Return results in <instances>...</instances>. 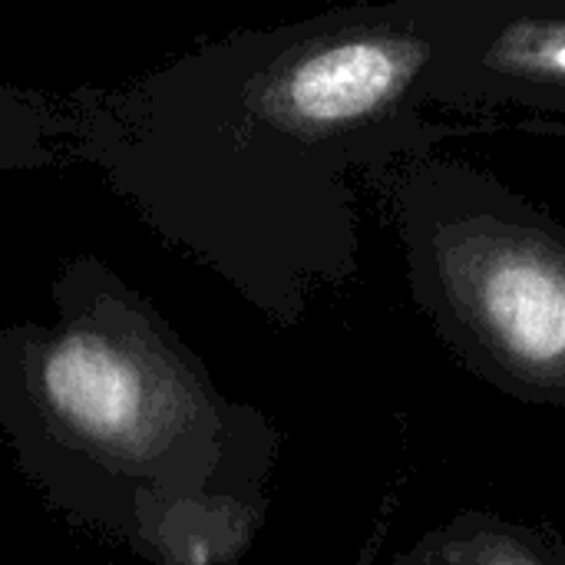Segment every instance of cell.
<instances>
[{
	"mask_svg": "<svg viewBox=\"0 0 565 565\" xmlns=\"http://www.w3.org/2000/svg\"><path fill=\"white\" fill-rule=\"evenodd\" d=\"M407 285L450 358L497 394L565 411V225L493 169L430 152L391 175Z\"/></svg>",
	"mask_w": 565,
	"mask_h": 565,
	"instance_id": "1",
	"label": "cell"
},
{
	"mask_svg": "<svg viewBox=\"0 0 565 565\" xmlns=\"http://www.w3.org/2000/svg\"><path fill=\"white\" fill-rule=\"evenodd\" d=\"M430 106L565 139V0H444Z\"/></svg>",
	"mask_w": 565,
	"mask_h": 565,
	"instance_id": "2",
	"label": "cell"
},
{
	"mask_svg": "<svg viewBox=\"0 0 565 565\" xmlns=\"http://www.w3.org/2000/svg\"><path fill=\"white\" fill-rule=\"evenodd\" d=\"M43 394L60 420L99 444H132L149 417V381L113 341L70 334L43 358Z\"/></svg>",
	"mask_w": 565,
	"mask_h": 565,
	"instance_id": "3",
	"label": "cell"
},
{
	"mask_svg": "<svg viewBox=\"0 0 565 565\" xmlns=\"http://www.w3.org/2000/svg\"><path fill=\"white\" fill-rule=\"evenodd\" d=\"M391 565H565V536L553 523H526L500 510L467 507L430 526Z\"/></svg>",
	"mask_w": 565,
	"mask_h": 565,
	"instance_id": "4",
	"label": "cell"
}]
</instances>
